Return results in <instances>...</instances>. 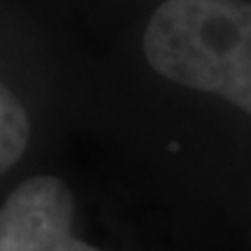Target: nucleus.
Returning a JSON list of instances; mask_svg holds the SVG:
<instances>
[{"mask_svg": "<svg viewBox=\"0 0 251 251\" xmlns=\"http://www.w3.org/2000/svg\"><path fill=\"white\" fill-rule=\"evenodd\" d=\"M30 140V119L24 105L0 81V175L24 156Z\"/></svg>", "mask_w": 251, "mask_h": 251, "instance_id": "obj_3", "label": "nucleus"}, {"mask_svg": "<svg viewBox=\"0 0 251 251\" xmlns=\"http://www.w3.org/2000/svg\"><path fill=\"white\" fill-rule=\"evenodd\" d=\"M51 251H100V249L98 247H91V244H86L84 240H79V237H75L70 233L68 237H63Z\"/></svg>", "mask_w": 251, "mask_h": 251, "instance_id": "obj_4", "label": "nucleus"}, {"mask_svg": "<svg viewBox=\"0 0 251 251\" xmlns=\"http://www.w3.org/2000/svg\"><path fill=\"white\" fill-rule=\"evenodd\" d=\"M142 47L165 79L216 93L251 114V2L165 0Z\"/></svg>", "mask_w": 251, "mask_h": 251, "instance_id": "obj_1", "label": "nucleus"}, {"mask_svg": "<svg viewBox=\"0 0 251 251\" xmlns=\"http://www.w3.org/2000/svg\"><path fill=\"white\" fill-rule=\"evenodd\" d=\"M75 198L63 179L21 181L0 207V251H51L70 235Z\"/></svg>", "mask_w": 251, "mask_h": 251, "instance_id": "obj_2", "label": "nucleus"}]
</instances>
